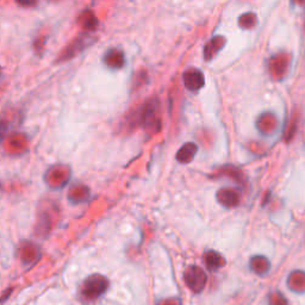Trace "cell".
Here are the masks:
<instances>
[{"mask_svg": "<svg viewBox=\"0 0 305 305\" xmlns=\"http://www.w3.org/2000/svg\"><path fill=\"white\" fill-rule=\"evenodd\" d=\"M158 99H149L130 117V124H132L134 126H142L152 132H158L161 128V122L158 116Z\"/></svg>", "mask_w": 305, "mask_h": 305, "instance_id": "obj_1", "label": "cell"}, {"mask_svg": "<svg viewBox=\"0 0 305 305\" xmlns=\"http://www.w3.org/2000/svg\"><path fill=\"white\" fill-rule=\"evenodd\" d=\"M108 288V280L102 274H92L85 279L82 286V294L86 300H97L106 292Z\"/></svg>", "mask_w": 305, "mask_h": 305, "instance_id": "obj_2", "label": "cell"}, {"mask_svg": "<svg viewBox=\"0 0 305 305\" xmlns=\"http://www.w3.org/2000/svg\"><path fill=\"white\" fill-rule=\"evenodd\" d=\"M184 280L190 290L194 291V294H199L204 290L205 285H206L208 276L200 267L194 264V266L188 267V270H185Z\"/></svg>", "mask_w": 305, "mask_h": 305, "instance_id": "obj_3", "label": "cell"}, {"mask_svg": "<svg viewBox=\"0 0 305 305\" xmlns=\"http://www.w3.org/2000/svg\"><path fill=\"white\" fill-rule=\"evenodd\" d=\"M204 76L200 70L191 68V70H186L184 73V84H185L186 88L190 91H198L204 86Z\"/></svg>", "mask_w": 305, "mask_h": 305, "instance_id": "obj_4", "label": "cell"}, {"mask_svg": "<svg viewBox=\"0 0 305 305\" xmlns=\"http://www.w3.org/2000/svg\"><path fill=\"white\" fill-rule=\"evenodd\" d=\"M288 64H290V56L288 54H279L274 56L270 60V73L276 78L282 76L285 72L288 70Z\"/></svg>", "mask_w": 305, "mask_h": 305, "instance_id": "obj_5", "label": "cell"}, {"mask_svg": "<svg viewBox=\"0 0 305 305\" xmlns=\"http://www.w3.org/2000/svg\"><path fill=\"white\" fill-rule=\"evenodd\" d=\"M288 286L294 292H305V272L304 270H294L288 278Z\"/></svg>", "mask_w": 305, "mask_h": 305, "instance_id": "obj_6", "label": "cell"}, {"mask_svg": "<svg viewBox=\"0 0 305 305\" xmlns=\"http://www.w3.org/2000/svg\"><path fill=\"white\" fill-rule=\"evenodd\" d=\"M204 262L206 264L208 270H217L226 264V260L220 253L214 250H208L204 255Z\"/></svg>", "mask_w": 305, "mask_h": 305, "instance_id": "obj_7", "label": "cell"}, {"mask_svg": "<svg viewBox=\"0 0 305 305\" xmlns=\"http://www.w3.org/2000/svg\"><path fill=\"white\" fill-rule=\"evenodd\" d=\"M217 196H218L220 203L226 205V206H235L240 200L238 194L236 192V190L232 188H222Z\"/></svg>", "mask_w": 305, "mask_h": 305, "instance_id": "obj_8", "label": "cell"}, {"mask_svg": "<svg viewBox=\"0 0 305 305\" xmlns=\"http://www.w3.org/2000/svg\"><path fill=\"white\" fill-rule=\"evenodd\" d=\"M88 40V37L87 38H78L76 40V41H73L70 43V46H68V48H66V50H64V52H62L60 58H58V62L60 61H66V60H70V58H73L74 55L78 54L80 50H82L84 46H85V41H87Z\"/></svg>", "mask_w": 305, "mask_h": 305, "instance_id": "obj_9", "label": "cell"}, {"mask_svg": "<svg viewBox=\"0 0 305 305\" xmlns=\"http://www.w3.org/2000/svg\"><path fill=\"white\" fill-rule=\"evenodd\" d=\"M197 149V146L194 143H186L178 152V154H176V160L180 161L182 164H188L194 158Z\"/></svg>", "mask_w": 305, "mask_h": 305, "instance_id": "obj_10", "label": "cell"}, {"mask_svg": "<svg viewBox=\"0 0 305 305\" xmlns=\"http://www.w3.org/2000/svg\"><path fill=\"white\" fill-rule=\"evenodd\" d=\"M270 261L266 259L264 256H254L250 260V268L254 270L256 274H266L270 270Z\"/></svg>", "mask_w": 305, "mask_h": 305, "instance_id": "obj_11", "label": "cell"}, {"mask_svg": "<svg viewBox=\"0 0 305 305\" xmlns=\"http://www.w3.org/2000/svg\"><path fill=\"white\" fill-rule=\"evenodd\" d=\"M104 61L106 62L108 66L110 67L114 66V68H120V66H122L124 62L123 54L118 50H111L108 52L106 56H105Z\"/></svg>", "mask_w": 305, "mask_h": 305, "instance_id": "obj_12", "label": "cell"}, {"mask_svg": "<svg viewBox=\"0 0 305 305\" xmlns=\"http://www.w3.org/2000/svg\"><path fill=\"white\" fill-rule=\"evenodd\" d=\"M262 123H264V126H261L260 129H261V132H273V130H274L276 126V117L273 116V114H267V116L261 117L260 124H262Z\"/></svg>", "mask_w": 305, "mask_h": 305, "instance_id": "obj_13", "label": "cell"}, {"mask_svg": "<svg viewBox=\"0 0 305 305\" xmlns=\"http://www.w3.org/2000/svg\"><path fill=\"white\" fill-rule=\"evenodd\" d=\"M224 37H214V40H212L206 46V49H205V60H208V58H212V56L214 55V52H218L220 49V46L223 44H220V41H222Z\"/></svg>", "mask_w": 305, "mask_h": 305, "instance_id": "obj_14", "label": "cell"}, {"mask_svg": "<svg viewBox=\"0 0 305 305\" xmlns=\"http://www.w3.org/2000/svg\"><path fill=\"white\" fill-rule=\"evenodd\" d=\"M240 24L244 28H253L256 24V17L254 14H246L240 18Z\"/></svg>", "mask_w": 305, "mask_h": 305, "instance_id": "obj_15", "label": "cell"}, {"mask_svg": "<svg viewBox=\"0 0 305 305\" xmlns=\"http://www.w3.org/2000/svg\"><path fill=\"white\" fill-rule=\"evenodd\" d=\"M270 305H288L286 298L280 292H273L270 296Z\"/></svg>", "mask_w": 305, "mask_h": 305, "instance_id": "obj_16", "label": "cell"}]
</instances>
